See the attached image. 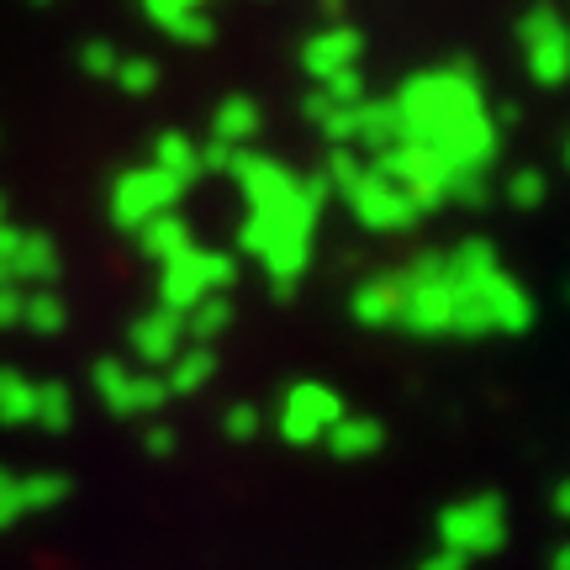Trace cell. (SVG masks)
Wrapping results in <instances>:
<instances>
[{
  "instance_id": "cell-18",
  "label": "cell",
  "mask_w": 570,
  "mask_h": 570,
  "mask_svg": "<svg viewBox=\"0 0 570 570\" xmlns=\"http://www.w3.org/2000/svg\"><path fill=\"white\" fill-rule=\"evenodd\" d=\"M348 312H354V323L365 327H396V275L391 269L365 275L354 285V296H348Z\"/></svg>"
},
{
  "instance_id": "cell-34",
  "label": "cell",
  "mask_w": 570,
  "mask_h": 570,
  "mask_svg": "<svg viewBox=\"0 0 570 570\" xmlns=\"http://www.w3.org/2000/svg\"><path fill=\"white\" fill-rule=\"evenodd\" d=\"M21 285H11V281H0V327H17L21 323Z\"/></svg>"
},
{
  "instance_id": "cell-27",
  "label": "cell",
  "mask_w": 570,
  "mask_h": 570,
  "mask_svg": "<svg viewBox=\"0 0 570 570\" xmlns=\"http://www.w3.org/2000/svg\"><path fill=\"white\" fill-rule=\"evenodd\" d=\"M111 85H122L127 96H148V90L159 85V63L148 59V53H122V59H117Z\"/></svg>"
},
{
  "instance_id": "cell-17",
  "label": "cell",
  "mask_w": 570,
  "mask_h": 570,
  "mask_svg": "<svg viewBox=\"0 0 570 570\" xmlns=\"http://www.w3.org/2000/svg\"><path fill=\"white\" fill-rule=\"evenodd\" d=\"M323 444L333 449L338 460H370V454H381V444H386V423H381V417H365V412H344Z\"/></svg>"
},
{
  "instance_id": "cell-29",
  "label": "cell",
  "mask_w": 570,
  "mask_h": 570,
  "mask_svg": "<svg viewBox=\"0 0 570 570\" xmlns=\"http://www.w3.org/2000/svg\"><path fill=\"white\" fill-rule=\"evenodd\" d=\"M317 96H323L327 106H360L365 101V75H360V69L327 75V80H317Z\"/></svg>"
},
{
  "instance_id": "cell-32",
  "label": "cell",
  "mask_w": 570,
  "mask_h": 570,
  "mask_svg": "<svg viewBox=\"0 0 570 570\" xmlns=\"http://www.w3.org/2000/svg\"><path fill=\"white\" fill-rule=\"evenodd\" d=\"M244 148H227V142L206 138L202 142V175H233V159H238Z\"/></svg>"
},
{
  "instance_id": "cell-36",
  "label": "cell",
  "mask_w": 570,
  "mask_h": 570,
  "mask_svg": "<svg viewBox=\"0 0 570 570\" xmlns=\"http://www.w3.org/2000/svg\"><path fill=\"white\" fill-rule=\"evenodd\" d=\"M550 508H554V518H566V523H570V475L550 491Z\"/></svg>"
},
{
  "instance_id": "cell-2",
  "label": "cell",
  "mask_w": 570,
  "mask_h": 570,
  "mask_svg": "<svg viewBox=\"0 0 570 570\" xmlns=\"http://www.w3.org/2000/svg\"><path fill=\"white\" fill-rule=\"evenodd\" d=\"M396 122L402 142H417L433 159H444L454 175H487L497 159V122H491L487 90L470 59H449L433 69H417L412 80L396 85Z\"/></svg>"
},
{
  "instance_id": "cell-7",
  "label": "cell",
  "mask_w": 570,
  "mask_h": 570,
  "mask_svg": "<svg viewBox=\"0 0 570 570\" xmlns=\"http://www.w3.org/2000/svg\"><path fill=\"white\" fill-rule=\"evenodd\" d=\"M180 196H185L180 180H169L154 164H132V169H122V175L111 180V223L127 227V233H138V227H148L154 217L175 212Z\"/></svg>"
},
{
  "instance_id": "cell-6",
  "label": "cell",
  "mask_w": 570,
  "mask_h": 570,
  "mask_svg": "<svg viewBox=\"0 0 570 570\" xmlns=\"http://www.w3.org/2000/svg\"><path fill=\"white\" fill-rule=\"evenodd\" d=\"M370 169H375L386 185H396L417 212L444 206L449 190H454V169H449L444 159H433L428 148H417V142H396V148H386V154H375Z\"/></svg>"
},
{
  "instance_id": "cell-13",
  "label": "cell",
  "mask_w": 570,
  "mask_h": 570,
  "mask_svg": "<svg viewBox=\"0 0 570 570\" xmlns=\"http://www.w3.org/2000/svg\"><path fill=\"white\" fill-rule=\"evenodd\" d=\"M360 53H365V32H360L354 21H323V27L306 32V42H302V69L312 80H327V75L360 69Z\"/></svg>"
},
{
  "instance_id": "cell-25",
  "label": "cell",
  "mask_w": 570,
  "mask_h": 570,
  "mask_svg": "<svg viewBox=\"0 0 570 570\" xmlns=\"http://www.w3.org/2000/svg\"><path fill=\"white\" fill-rule=\"evenodd\" d=\"M32 402H38V381H27L21 370H0V423H32Z\"/></svg>"
},
{
  "instance_id": "cell-24",
  "label": "cell",
  "mask_w": 570,
  "mask_h": 570,
  "mask_svg": "<svg viewBox=\"0 0 570 570\" xmlns=\"http://www.w3.org/2000/svg\"><path fill=\"white\" fill-rule=\"evenodd\" d=\"M180 323H185V344L212 348V338H223L227 327H233V296H212V302L190 306Z\"/></svg>"
},
{
  "instance_id": "cell-38",
  "label": "cell",
  "mask_w": 570,
  "mask_h": 570,
  "mask_svg": "<svg viewBox=\"0 0 570 570\" xmlns=\"http://www.w3.org/2000/svg\"><path fill=\"white\" fill-rule=\"evenodd\" d=\"M0 223H11V217H6V196H0Z\"/></svg>"
},
{
  "instance_id": "cell-12",
  "label": "cell",
  "mask_w": 570,
  "mask_h": 570,
  "mask_svg": "<svg viewBox=\"0 0 570 570\" xmlns=\"http://www.w3.org/2000/svg\"><path fill=\"white\" fill-rule=\"evenodd\" d=\"M69 497V475L59 470H6L0 465V529H11L32 512L63 508Z\"/></svg>"
},
{
  "instance_id": "cell-28",
  "label": "cell",
  "mask_w": 570,
  "mask_h": 570,
  "mask_svg": "<svg viewBox=\"0 0 570 570\" xmlns=\"http://www.w3.org/2000/svg\"><path fill=\"white\" fill-rule=\"evenodd\" d=\"M550 196V180H544V169H533V164H523V169H512L508 175V202L518 206V212H533V206Z\"/></svg>"
},
{
  "instance_id": "cell-3",
  "label": "cell",
  "mask_w": 570,
  "mask_h": 570,
  "mask_svg": "<svg viewBox=\"0 0 570 570\" xmlns=\"http://www.w3.org/2000/svg\"><path fill=\"white\" fill-rule=\"evenodd\" d=\"M333 196L323 175H302V190L281 206H254L238 227V248L254 254L269 275L275 302H291V291L302 281V269L312 265V233L323 217V202Z\"/></svg>"
},
{
  "instance_id": "cell-8",
  "label": "cell",
  "mask_w": 570,
  "mask_h": 570,
  "mask_svg": "<svg viewBox=\"0 0 570 570\" xmlns=\"http://www.w3.org/2000/svg\"><path fill=\"white\" fill-rule=\"evenodd\" d=\"M344 396L323 381H296V386H285L281 407H275V433H281L285 444H317L333 433V423L344 417Z\"/></svg>"
},
{
  "instance_id": "cell-37",
  "label": "cell",
  "mask_w": 570,
  "mask_h": 570,
  "mask_svg": "<svg viewBox=\"0 0 570 570\" xmlns=\"http://www.w3.org/2000/svg\"><path fill=\"white\" fill-rule=\"evenodd\" d=\"M550 570H570V539L550 550Z\"/></svg>"
},
{
  "instance_id": "cell-4",
  "label": "cell",
  "mask_w": 570,
  "mask_h": 570,
  "mask_svg": "<svg viewBox=\"0 0 570 570\" xmlns=\"http://www.w3.org/2000/svg\"><path fill=\"white\" fill-rule=\"evenodd\" d=\"M233 281H238L233 248L196 244L190 254H180V259H169V265L159 269V306L164 312H175V317H185L190 306L212 302V296H227Z\"/></svg>"
},
{
  "instance_id": "cell-33",
  "label": "cell",
  "mask_w": 570,
  "mask_h": 570,
  "mask_svg": "<svg viewBox=\"0 0 570 570\" xmlns=\"http://www.w3.org/2000/svg\"><path fill=\"white\" fill-rule=\"evenodd\" d=\"M142 449H148L154 460H169V454H175V428L164 423V417H148V428H142Z\"/></svg>"
},
{
  "instance_id": "cell-31",
  "label": "cell",
  "mask_w": 570,
  "mask_h": 570,
  "mask_svg": "<svg viewBox=\"0 0 570 570\" xmlns=\"http://www.w3.org/2000/svg\"><path fill=\"white\" fill-rule=\"evenodd\" d=\"M259 428H265V412L254 407V402H238V407L223 412V433H227V439H254Z\"/></svg>"
},
{
  "instance_id": "cell-10",
  "label": "cell",
  "mask_w": 570,
  "mask_h": 570,
  "mask_svg": "<svg viewBox=\"0 0 570 570\" xmlns=\"http://www.w3.org/2000/svg\"><path fill=\"white\" fill-rule=\"evenodd\" d=\"M518 48L539 85L570 80V21L554 6H533L529 17H518Z\"/></svg>"
},
{
  "instance_id": "cell-9",
  "label": "cell",
  "mask_w": 570,
  "mask_h": 570,
  "mask_svg": "<svg viewBox=\"0 0 570 570\" xmlns=\"http://www.w3.org/2000/svg\"><path fill=\"white\" fill-rule=\"evenodd\" d=\"M90 386L117 417H159V407L169 402L159 375L142 365H127V360H96L90 365Z\"/></svg>"
},
{
  "instance_id": "cell-20",
  "label": "cell",
  "mask_w": 570,
  "mask_h": 570,
  "mask_svg": "<svg viewBox=\"0 0 570 570\" xmlns=\"http://www.w3.org/2000/svg\"><path fill=\"white\" fill-rule=\"evenodd\" d=\"M148 164H154V169H164L169 180H180L185 190H190V180L202 175V142L190 138V132H175V127H169V132H159V138H154Z\"/></svg>"
},
{
  "instance_id": "cell-41",
  "label": "cell",
  "mask_w": 570,
  "mask_h": 570,
  "mask_svg": "<svg viewBox=\"0 0 570 570\" xmlns=\"http://www.w3.org/2000/svg\"><path fill=\"white\" fill-rule=\"evenodd\" d=\"M0 281H6V275H0Z\"/></svg>"
},
{
  "instance_id": "cell-11",
  "label": "cell",
  "mask_w": 570,
  "mask_h": 570,
  "mask_svg": "<svg viewBox=\"0 0 570 570\" xmlns=\"http://www.w3.org/2000/svg\"><path fill=\"white\" fill-rule=\"evenodd\" d=\"M338 196H344V206L354 212V223L370 227V233H407V227L423 217V212H417V206H412L396 185L381 180L370 164L344 185V190H338Z\"/></svg>"
},
{
  "instance_id": "cell-23",
  "label": "cell",
  "mask_w": 570,
  "mask_h": 570,
  "mask_svg": "<svg viewBox=\"0 0 570 570\" xmlns=\"http://www.w3.org/2000/svg\"><path fill=\"white\" fill-rule=\"evenodd\" d=\"M63 323H69V306H63V296L53 291V285H38V291L21 296V327H32L38 338L63 333Z\"/></svg>"
},
{
  "instance_id": "cell-19",
  "label": "cell",
  "mask_w": 570,
  "mask_h": 570,
  "mask_svg": "<svg viewBox=\"0 0 570 570\" xmlns=\"http://www.w3.org/2000/svg\"><path fill=\"white\" fill-rule=\"evenodd\" d=\"M138 248H142V259H154V265L164 269L169 259L190 254L196 238H190V223H185L180 212H164V217H154L148 227H138Z\"/></svg>"
},
{
  "instance_id": "cell-14",
  "label": "cell",
  "mask_w": 570,
  "mask_h": 570,
  "mask_svg": "<svg viewBox=\"0 0 570 570\" xmlns=\"http://www.w3.org/2000/svg\"><path fill=\"white\" fill-rule=\"evenodd\" d=\"M127 348L142 360V370H148V365H169V360L185 348V323L175 317V312L154 306V312L132 317V327H127Z\"/></svg>"
},
{
  "instance_id": "cell-26",
  "label": "cell",
  "mask_w": 570,
  "mask_h": 570,
  "mask_svg": "<svg viewBox=\"0 0 570 570\" xmlns=\"http://www.w3.org/2000/svg\"><path fill=\"white\" fill-rule=\"evenodd\" d=\"M32 423L48 428V433H63L75 423V396L63 381H38V402H32Z\"/></svg>"
},
{
  "instance_id": "cell-35",
  "label": "cell",
  "mask_w": 570,
  "mask_h": 570,
  "mask_svg": "<svg viewBox=\"0 0 570 570\" xmlns=\"http://www.w3.org/2000/svg\"><path fill=\"white\" fill-rule=\"evenodd\" d=\"M417 570H465V560L449 554V550H428L423 560H417Z\"/></svg>"
},
{
  "instance_id": "cell-40",
  "label": "cell",
  "mask_w": 570,
  "mask_h": 570,
  "mask_svg": "<svg viewBox=\"0 0 570 570\" xmlns=\"http://www.w3.org/2000/svg\"><path fill=\"white\" fill-rule=\"evenodd\" d=\"M566 302H570V285H566Z\"/></svg>"
},
{
  "instance_id": "cell-15",
  "label": "cell",
  "mask_w": 570,
  "mask_h": 570,
  "mask_svg": "<svg viewBox=\"0 0 570 570\" xmlns=\"http://www.w3.org/2000/svg\"><path fill=\"white\" fill-rule=\"evenodd\" d=\"M142 17L154 21L164 38L190 42V48L212 42V32H217V21H212V11L202 0H142Z\"/></svg>"
},
{
  "instance_id": "cell-22",
  "label": "cell",
  "mask_w": 570,
  "mask_h": 570,
  "mask_svg": "<svg viewBox=\"0 0 570 570\" xmlns=\"http://www.w3.org/2000/svg\"><path fill=\"white\" fill-rule=\"evenodd\" d=\"M212 375H217V354L212 348H202V344H185L169 365H164V391L169 396H190V391H202V386H212Z\"/></svg>"
},
{
  "instance_id": "cell-21",
  "label": "cell",
  "mask_w": 570,
  "mask_h": 570,
  "mask_svg": "<svg viewBox=\"0 0 570 570\" xmlns=\"http://www.w3.org/2000/svg\"><path fill=\"white\" fill-rule=\"evenodd\" d=\"M265 127V111L254 96H227L217 111H212V138L227 142V148H248V138Z\"/></svg>"
},
{
  "instance_id": "cell-30",
  "label": "cell",
  "mask_w": 570,
  "mask_h": 570,
  "mask_svg": "<svg viewBox=\"0 0 570 570\" xmlns=\"http://www.w3.org/2000/svg\"><path fill=\"white\" fill-rule=\"evenodd\" d=\"M117 42H106V38H85L80 42V69L90 75V80H111L117 75Z\"/></svg>"
},
{
  "instance_id": "cell-5",
  "label": "cell",
  "mask_w": 570,
  "mask_h": 570,
  "mask_svg": "<svg viewBox=\"0 0 570 570\" xmlns=\"http://www.w3.org/2000/svg\"><path fill=\"white\" fill-rule=\"evenodd\" d=\"M508 544V502L502 497H465V502H449L439 512V550L460 554V560H481V554H497Z\"/></svg>"
},
{
  "instance_id": "cell-39",
  "label": "cell",
  "mask_w": 570,
  "mask_h": 570,
  "mask_svg": "<svg viewBox=\"0 0 570 570\" xmlns=\"http://www.w3.org/2000/svg\"><path fill=\"white\" fill-rule=\"evenodd\" d=\"M566 164H570V142H566Z\"/></svg>"
},
{
  "instance_id": "cell-16",
  "label": "cell",
  "mask_w": 570,
  "mask_h": 570,
  "mask_svg": "<svg viewBox=\"0 0 570 570\" xmlns=\"http://www.w3.org/2000/svg\"><path fill=\"white\" fill-rule=\"evenodd\" d=\"M402 142V122H396V106L391 96H365V101L348 111V148H370V154H386Z\"/></svg>"
},
{
  "instance_id": "cell-1",
  "label": "cell",
  "mask_w": 570,
  "mask_h": 570,
  "mask_svg": "<svg viewBox=\"0 0 570 570\" xmlns=\"http://www.w3.org/2000/svg\"><path fill=\"white\" fill-rule=\"evenodd\" d=\"M391 275H396V327L412 338H487L533 327V296L502 269L491 238L423 248Z\"/></svg>"
}]
</instances>
